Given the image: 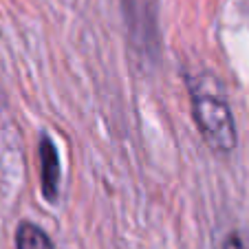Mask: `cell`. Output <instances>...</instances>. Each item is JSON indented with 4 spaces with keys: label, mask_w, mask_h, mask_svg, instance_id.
Returning a JSON list of instances; mask_svg holds the SVG:
<instances>
[{
    "label": "cell",
    "mask_w": 249,
    "mask_h": 249,
    "mask_svg": "<svg viewBox=\"0 0 249 249\" xmlns=\"http://www.w3.org/2000/svg\"><path fill=\"white\" fill-rule=\"evenodd\" d=\"M190 104L198 135L216 155H231L238 143L236 122L221 80L212 73H196L190 80Z\"/></svg>",
    "instance_id": "cell-1"
},
{
    "label": "cell",
    "mask_w": 249,
    "mask_h": 249,
    "mask_svg": "<svg viewBox=\"0 0 249 249\" xmlns=\"http://www.w3.org/2000/svg\"><path fill=\"white\" fill-rule=\"evenodd\" d=\"M40 159V190L49 203H55L60 196V157H57L55 141L49 135H42L38 143Z\"/></svg>",
    "instance_id": "cell-2"
},
{
    "label": "cell",
    "mask_w": 249,
    "mask_h": 249,
    "mask_svg": "<svg viewBox=\"0 0 249 249\" xmlns=\"http://www.w3.org/2000/svg\"><path fill=\"white\" fill-rule=\"evenodd\" d=\"M16 249H55L49 234L31 221H22L16 230Z\"/></svg>",
    "instance_id": "cell-3"
},
{
    "label": "cell",
    "mask_w": 249,
    "mask_h": 249,
    "mask_svg": "<svg viewBox=\"0 0 249 249\" xmlns=\"http://www.w3.org/2000/svg\"><path fill=\"white\" fill-rule=\"evenodd\" d=\"M223 249H249V231H230L225 243H223Z\"/></svg>",
    "instance_id": "cell-4"
}]
</instances>
